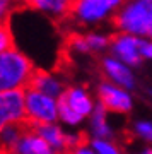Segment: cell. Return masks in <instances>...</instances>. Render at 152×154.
Listing matches in <instances>:
<instances>
[{
	"mask_svg": "<svg viewBox=\"0 0 152 154\" xmlns=\"http://www.w3.org/2000/svg\"><path fill=\"white\" fill-rule=\"evenodd\" d=\"M36 65L24 50L9 46L0 53V91L26 89L31 84Z\"/></svg>",
	"mask_w": 152,
	"mask_h": 154,
	"instance_id": "1",
	"label": "cell"
},
{
	"mask_svg": "<svg viewBox=\"0 0 152 154\" xmlns=\"http://www.w3.org/2000/svg\"><path fill=\"white\" fill-rule=\"evenodd\" d=\"M98 101L84 86L65 88L58 98V122L67 128H77L89 118Z\"/></svg>",
	"mask_w": 152,
	"mask_h": 154,
	"instance_id": "2",
	"label": "cell"
},
{
	"mask_svg": "<svg viewBox=\"0 0 152 154\" xmlns=\"http://www.w3.org/2000/svg\"><path fill=\"white\" fill-rule=\"evenodd\" d=\"M113 26L121 33L138 38H152V9L144 0H125L113 17Z\"/></svg>",
	"mask_w": 152,
	"mask_h": 154,
	"instance_id": "3",
	"label": "cell"
},
{
	"mask_svg": "<svg viewBox=\"0 0 152 154\" xmlns=\"http://www.w3.org/2000/svg\"><path fill=\"white\" fill-rule=\"evenodd\" d=\"M123 4L125 0H74L68 19L82 29L99 28L113 21Z\"/></svg>",
	"mask_w": 152,
	"mask_h": 154,
	"instance_id": "4",
	"label": "cell"
},
{
	"mask_svg": "<svg viewBox=\"0 0 152 154\" xmlns=\"http://www.w3.org/2000/svg\"><path fill=\"white\" fill-rule=\"evenodd\" d=\"M24 103L27 125L38 127L43 123L58 122V98L41 93L29 86L24 91Z\"/></svg>",
	"mask_w": 152,
	"mask_h": 154,
	"instance_id": "5",
	"label": "cell"
},
{
	"mask_svg": "<svg viewBox=\"0 0 152 154\" xmlns=\"http://www.w3.org/2000/svg\"><path fill=\"white\" fill-rule=\"evenodd\" d=\"M98 101L114 115H126L133 110L132 91L109 81H104L98 86Z\"/></svg>",
	"mask_w": 152,
	"mask_h": 154,
	"instance_id": "6",
	"label": "cell"
},
{
	"mask_svg": "<svg viewBox=\"0 0 152 154\" xmlns=\"http://www.w3.org/2000/svg\"><path fill=\"white\" fill-rule=\"evenodd\" d=\"M39 132V135L56 151V152H68V149L82 142L84 139L81 134L74 132V128L67 130L65 125H62L60 122H51V123H43V125L34 127Z\"/></svg>",
	"mask_w": 152,
	"mask_h": 154,
	"instance_id": "7",
	"label": "cell"
},
{
	"mask_svg": "<svg viewBox=\"0 0 152 154\" xmlns=\"http://www.w3.org/2000/svg\"><path fill=\"white\" fill-rule=\"evenodd\" d=\"M109 55L120 58L132 67H137L144 58H142V38L133 36L128 33H118L111 36V43H109Z\"/></svg>",
	"mask_w": 152,
	"mask_h": 154,
	"instance_id": "8",
	"label": "cell"
},
{
	"mask_svg": "<svg viewBox=\"0 0 152 154\" xmlns=\"http://www.w3.org/2000/svg\"><path fill=\"white\" fill-rule=\"evenodd\" d=\"M26 89H12L0 91V128L11 123L26 122V103H24Z\"/></svg>",
	"mask_w": 152,
	"mask_h": 154,
	"instance_id": "9",
	"label": "cell"
},
{
	"mask_svg": "<svg viewBox=\"0 0 152 154\" xmlns=\"http://www.w3.org/2000/svg\"><path fill=\"white\" fill-rule=\"evenodd\" d=\"M111 36L103 31H84V33L72 34L67 45L68 50L77 55H89V53H101L109 48Z\"/></svg>",
	"mask_w": 152,
	"mask_h": 154,
	"instance_id": "10",
	"label": "cell"
},
{
	"mask_svg": "<svg viewBox=\"0 0 152 154\" xmlns=\"http://www.w3.org/2000/svg\"><path fill=\"white\" fill-rule=\"evenodd\" d=\"M101 72L106 81L113 84H118V86H123L126 89H133L137 86V79H135V72H133V67L121 62L120 58L113 55L104 57L101 60Z\"/></svg>",
	"mask_w": 152,
	"mask_h": 154,
	"instance_id": "11",
	"label": "cell"
},
{
	"mask_svg": "<svg viewBox=\"0 0 152 154\" xmlns=\"http://www.w3.org/2000/svg\"><path fill=\"white\" fill-rule=\"evenodd\" d=\"M12 154H58L46 140H44L39 132L34 127L27 125L21 140L14 147Z\"/></svg>",
	"mask_w": 152,
	"mask_h": 154,
	"instance_id": "12",
	"label": "cell"
},
{
	"mask_svg": "<svg viewBox=\"0 0 152 154\" xmlns=\"http://www.w3.org/2000/svg\"><path fill=\"white\" fill-rule=\"evenodd\" d=\"M87 134L91 139H113L114 128L109 120V111L98 101L96 108L87 118Z\"/></svg>",
	"mask_w": 152,
	"mask_h": 154,
	"instance_id": "13",
	"label": "cell"
},
{
	"mask_svg": "<svg viewBox=\"0 0 152 154\" xmlns=\"http://www.w3.org/2000/svg\"><path fill=\"white\" fill-rule=\"evenodd\" d=\"M29 86L34 89H38V91H41V93L55 96V98H60L63 94V91H65L63 79L58 74H55L51 70H46V69H36Z\"/></svg>",
	"mask_w": 152,
	"mask_h": 154,
	"instance_id": "14",
	"label": "cell"
},
{
	"mask_svg": "<svg viewBox=\"0 0 152 154\" xmlns=\"http://www.w3.org/2000/svg\"><path fill=\"white\" fill-rule=\"evenodd\" d=\"M72 5H74V0H39L34 9L51 21H63V19H68Z\"/></svg>",
	"mask_w": 152,
	"mask_h": 154,
	"instance_id": "15",
	"label": "cell"
},
{
	"mask_svg": "<svg viewBox=\"0 0 152 154\" xmlns=\"http://www.w3.org/2000/svg\"><path fill=\"white\" fill-rule=\"evenodd\" d=\"M24 130H26L24 123H11V125H5L4 128H0V147H2V152L12 154L14 147L21 140Z\"/></svg>",
	"mask_w": 152,
	"mask_h": 154,
	"instance_id": "16",
	"label": "cell"
},
{
	"mask_svg": "<svg viewBox=\"0 0 152 154\" xmlns=\"http://www.w3.org/2000/svg\"><path fill=\"white\" fill-rule=\"evenodd\" d=\"M89 142L98 154H123L121 147L114 142V139H89Z\"/></svg>",
	"mask_w": 152,
	"mask_h": 154,
	"instance_id": "17",
	"label": "cell"
},
{
	"mask_svg": "<svg viewBox=\"0 0 152 154\" xmlns=\"http://www.w3.org/2000/svg\"><path fill=\"white\" fill-rule=\"evenodd\" d=\"M133 135L140 139L142 142L152 146V120L149 118H142L133 123Z\"/></svg>",
	"mask_w": 152,
	"mask_h": 154,
	"instance_id": "18",
	"label": "cell"
},
{
	"mask_svg": "<svg viewBox=\"0 0 152 154\" xmlns=\"http://www.w3.org/2000/svg\"><path fill=\"white\" fill-rule=\"evenodd\" d=\"M14 45V33L7 22H0V53Z\"/></svg>",
	"mask_w": 152,
	"mask_h": 154,
	"instance_id": "19",
	"label": "cell"
},
{
	"mask_svg": "<svg viewBox=\"0 0 152 154\" xmlns=\"http://www.w3.org/2000/svg\"><path fill=\"white\" fill-rule=\"evenodd\" d=\"M16 2L14 0H0V22H7L12 17Z\"/></svg>",
	"mask_w": 152,
	"mask_h": 154,
	"instance_id": "20",
	"label": "cell"
},
{
	"mask_svg": "<svg viewBox=\"0 0 152 154\" xmlns=\"http://www.w3.org/2000/svg\"><path fill=\"white\" fill-rule=\"evenodd\" d=\"M67 154H98V152H96V149L91 146L89 140H82V142H79L77 146H74L72 149H68Z\"/></svg>",
	"mask_w": 152,
	"mask_h": 154,
	"instance_id": "21",
	"label": "cell"
},
{
	"mask_svg": "<svg viewBox=\"0 0 152 154\" xmlns=\"http://www.w3.org/2000/svg\"><path fill=\"white\" fill-rule=\"evenodd\" d=\"M142 58L152 62V38H142Z\"/></svg>",
	"mask_w": 152,
	"mask_h": 154,
	"instance_id": "22",
	"label": "cell"
},
{
	"mask_svg": "<svg viewBox=\"0 0 152 154\" xmlns=\"http://www.w3.org/2000/svg\"><path fill=\"white\" fill-rule=\"evenodd\" d=\"M14 2H16V5L21 7H34L39 0H14Z\"/></svg>",
	"mask_w": 152,
	"mask_h": 154,
	"instance_id": "23",
	"label": "cell"
},
{
	"mask_svg": "<svg viewBox=\"0 0 152 154\" xmlns=\"http://www.w3.org/2000/svg\"><path fill=\"white\" fill-rule=\"evenodd\" d=\"M138 154H152V147H147V149H144L142 152H138Z\"/></svg>",
	"mask_w": 152,
	"mask_h": 154,
	"instance_id": "24",
	"label": "cell"
},
{
	"mask_svg": "<svg viewBox=\"0 0 152 154\" xmlns=\"http://www.w3.org/2000/svg\"><path fill=\"white\" fill-rule=\"evenodd\" d=\"M144 2H149V4H150V2H152V0H144Z\"/></svg>",
	"mask_w": 152,
	"mask_h": 154,
	"instance_id": "25",
	"label": "cell"
},
{
	"mask_svg": "<svg viewBox=\"0 0 152 154\" xmlns=\"http://www.w3.org/2000/svg\"><path fill=\"white\" fill-rule=\"evenodd\" d=\"M0 154H4V152H2V147H0Z\"/></svg>",
	"mask_w": 152,
	"mask_h": 154,
	"instance_id": "26",
	"label": "cell"
},
{
	"mask_svg": "<svg viewBox=\"0 0 152 154\" xmlns=\"http://www.w3.org/2000/svg\"><path fill=\"white\" fill-rule=\"evenodd\" d=\"M58 154H67V152H58Z\"/></svg>",
	"mask_w": 152,
	"mask_h": 154,
	"instance_id": "27",
	"label": "cell"
},
{
	"mask_svg": "<svg viewBox=\"0 0 152 154\" xmlns=\"http://www.w3.org/2000/svg\"><path fill=\"white\" fill-rule=\"evenodd\" d=\"M150 9H152V2H150Z\"/></svg>",
	"mask_w": 152,
	"mask_h": 154,
	"instance_id": "28",
	"label": "cell"
}]
</instances>
